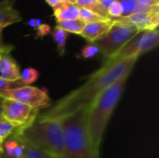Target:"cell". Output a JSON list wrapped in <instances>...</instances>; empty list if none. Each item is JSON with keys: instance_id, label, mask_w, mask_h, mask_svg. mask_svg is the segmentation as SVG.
Listing matches in <instances>:
<instances>
[{"instance_id": "obj_1", "label": "cell", "mask_w": 159, "mask_h": 158, "mask_svg": "<svg viewBox=\"0 0 159 158\" xmlns=\"http://www.w3.org/2000/svg\"><path fill=\"white\" fill-rule=\"evenodd\" d=\"M138 59L132 57L116 61H104L98 71L89 76L86 83L61 98L44 113L38 114L37 118L61 120L83 108L89 107L105 88L119 78L129 75Z\"/></svg>"}, {"instance_id": "obj_2", "label": "cell", "mask_w": 159, "mask_h": 158, "mask_svg": "<svg viewBox=\"0 0 159 158\" xmlns=\"http://www.w3.org/2000/svg\"><path fill=\"white\" fill-rule=\"evenodd\" d=\"M129 76L119 78L105 88L89 108L88 130L92 144L98 152L109 119L123 94Z\"/></svg>"}, {"instance_id": "obj_3", "label": "cell", "mask_w": 159, "mask_h": 158, "mask_svg": "<svg viewBox=\"0 0 159 158\" xmlns=\"http://www.w3.org/2000/svg\"><path fill=\"white\" fill-rule=\"evenodd\" d=\"M89 108H83L59 120L63 131L62 158H99L88 130Z\"/></svg>"}, {"instance_id": "obj_4", "label": "cell", "mask_w": 159, "mask_h": 158, "mask_svg": "<svg viewBox=\"0 0 159 158\" xmlns=\"http://www.w3.org/2000/svg\"><path fill=\"white\" fill-rule=\"evenodd\" d=\"M15 134L50 157L63 156V131L59 120L36 117L29 125L17 129Z\"/></svg>"}, {"instance_id": "obj_5", "label": "cell", "mask_w": 159, "mask_h": 158, "mask_svg": "<svg viewBox=\"0 0 159 158\" xmlns=\"http://www.w3.org/2000/svg\"><path fill=\"white\" fill-rule=\"evenodd\" d=\"M138 33L139 30L133 25L114 21L111 29L93 44L99 47L100 53L106 61L116 54Z\"/></svg>"}, {"instance_id": "obj_6", "label": "cell", "mask_w": 159, "mask_h": 158, "mask_svg": "<svg viewBox=\"0 0 159 158\" xmlns=\"http://www.w3.org/2000/svg\"><path fill=\"white\" fill-rule=\"evenodd\" d=\"M158 43V29L139 32L116 54L104 61H116L132 57L139 58L141 55L155 49Z\"/></svg>"}, {"instance_id": "obj_7", "label": "cell", "mask_w": 159, "mask_h": 158, "mask_svg": "<svg viewBox=\"0 0 159 158\" xmlns=\"http://www.w3.org/2000/svg\"><path fill=\"white\" fill-rule=\"evenodd\" d=\"M0 96L16 101L40 111L48 109L52 105V101L46 89L32 86H24L0 93Z\"/></svg>"}, {"instance_id": "obj_8", "label": "cell", "mask_w": 159, "mask_h": 158, "mask_svg": "<svg viewBox=\"0 0 159 158\" xmlns=\"http://www.w3.org/2000/svg\"><path fill=\"white\" fill-rule=\"evenodd\" d=\"M39 111L13 100L6 99L3 103V116L6 120L20 127L32 123L38 115Z\"/></svg>"}, {"instance_id": "obj_9", "label": "cell", "mask_w": 159, "mask_h": 158, "mask_svg": "<svg viewBox=\"0 0 159 158\" xmlns=\"http://www.w3.org/2000/svg\"><path fill=\"white\" fill-rule=\"evenodd\" d=\"M114 21L133 25L139 30V32L156 30L159 25V5H153L145 11L136 12L126 17H121L114 20Z\"/></svg>"}, {"instance_id": "obj_10", "label": "cell", "mask_w": 159, "mask_h": 158, "mask_svg": "<svg viewBox=\"0 0 159 158\" xmlns=\"http://www.w3.org/2000/svg\"><path fill=\"white\" fill-rule=\"evenodd\" d=\"M113 24H114V20H103L99 21L86 22L80 35L83 36L89 43H93L97 39L102 37L103 34H105L111 29Z\"/></svg>"}, {"instance_id": "obj_11", "label": "cell", "mask_w": 159, "mask_h": 158, "mask_svg": "<svg viewBox=\"0 0 159 158\" xmlns=\"http://www.w3.org/2000/svg\"><path fill=\"white\" fill-rule=\"evenodd\" d=\"M0 76L9 81H18L20 79V67L10 53L0 55Z\"/></svg>"}, {"instance_id": "obj_12", "label": "cell", "mask_w": 159, "mask_h": 158, "mask_svg": "<svg viewBox=\"0 0 159 158\" xmlns=\"http://www.w3.org/2000/svg\"><path fill=\"white\" fill-rule=\"evenodd\" d=\"M15 0H0V25L7 27L21 21L20 12L14 7Z\"/></svg>"}, {"instance_id": "obj_13", "label": "cell", "mask_w": 159, "mask_h": 158, "mask_svg": "<svg viewBox=\"0 0 159 158\" xmlns=\"http://www.w3.org/2000/svg\"><path fill=\"white\" fill-rule=\"evenodd\" d=\"M80 7L76 4H73L63 0L60 5L53 8V16L57 21L79 20Z\"/></svg>"}, {"instance_id": "obj_14", "label": "cell", "mask_w": 159, "mask_h": 158, "mask_svg": "<svg viewBox=\"0 0 159 158\" xmlns=\"http://www.w3.org/2000/svg\"><path fill=\"white\" fill-rule=\"evenodd\" d=\"M53 41L57 45L58 52L61 56L64 55L65 53V47H66V41L68 38V33H66L64 30L60 28L59 26H55L53 30L50 33Z\"/></svg>"}, {"instance_id": "obj_15", "label": "cell", "mask_w": 159, "mask_h": 158, "mask_svg": "<svg viewBox=\"0 0 159 158\" xmlns=\"http://www.w3.org/2000/svg\"><path fill=\"white\" fill-rule=\"evenodd\" d=\"M86 22L79 20H61L57 21V26L64 30L66 33L75 34H81L82 30L85 26Z\"/></svg>"}, {"instance_id": "obj_16", "label": "cell", "mask_w": 159, "mask_h": 158, "mask_svg": "<svg viewBox=\"0 0 159 158\" xmlns=\"http://www.w3.org/2000/svg\"><path fill=\"white\" fill-rule=\"evenodd\" d=\"M19 138L21 140V142L23 143V146H24V156H23V158H52L50 157L48 155H47L46 153L42 152L41 150L34 147L33 145H31L30 143H28L27 142L22 140L20 137H19Z\"/></svg>"}, {"instance_id": "obj_17", "label": "cell", "mask_w": 159, "mask_h": 158, "mask_svg": "<svg viewBox=\"0 0 159 158\" xmlns=\"http://www.w3.org/2000/svg\"><path fill=\"white\" fill-rule=\"evenodd\" d=\"M20 126L14 124V123H11L7 120H1L0 121V137L5 141L7 140L8 137H10L12 134H14L17 129H19Z\"/></svg>"}, {"instance_id": "obj_18", "label": "cell", "mask_w": 159, "mask_h": 158, "mask_svg": "<svg viewBox=\"0 0 159 158\" xmlns=\"http://www.w3.org/2000/svg\"><path fill=\"white\" fill-rule=\"evenodd\" d=\"M39 77V72L32 67L25 68L20 73V80L24 86H30L31 84L34 83Z\"/></svg>"}, {"instance_id": "obj_19", "label": "cell", "mask_w": 159, "mask_h": 158, "mask_svg": "<svg viewBox=\"0 0 159 158\" xmlns=\"http://www.w3.org/2000/svg\"><path fill=\"white\" fill-rule=\"evenodd\" d=\"M99 53H100L99 47L93 43H89L81 48L80 53L76 55V57L80 59H84V60H89V59L94 58Z\"/></svg>"}, {"instance_id": "obj_20", "label": "cell", "mask_w": 159, "mask_h": 158, "mask_svg": "<svg viewBox=\"0 0 159 158\" xmlns=\"http://www.w3.org/2000/svg\"><path fill=\"white\" fill-rule=\"evenodd\" d=\"M76 5L79 7H84V8H88L89 10H92L93 12L99 14L100 16L103 17L104 19L109 20L104 15V13L102 11V9L100 8L99 5L97 3V0H76Z\"/></svg>"}, {"instance_id": "obj_21", "label": "cell", "mask_w": 159, "mask_h": 158, "mask_svg": "<svg viewBox=\"0 0 159 158\" xmlns=\"http://www.w3.org/2000/svg\"><path fill=\"white\" fill-rule=\"evenodd\" d=\"M79 18L84 22H92V21H99V20H106L103 17L100 16L99 14L93 12L92 10H89V9L84 8V7H80Z\"/></svg>"}, {"instance_id": "obj_22", "label": "cell", "mask_w": 159, "mask_h": 158, "mask_svg": "<svg viewBox=\"0 0 159 158\" xmlns=\"http://www.w3.org/2000/svg\"><path fill=\"white\" fill-rule=\"evenodd\" d=\"M107 14H108L109 19L112 20L123 17V9H122V7H121L120 3L117 0L114 1L109 6V7L107 9Z\"/></svg>"}, {"instance_id": "obj_23", "label": "cell", "mask_w": 159, "mask_h": 158, "mask_svg": "<svg viewBox=\"0 0 159 158\" xmlns=\"http://www.w3.org/2000/svg\"><path fill=\"white\" fill-rule=\"evenodd\" d=\"M123 9V17L131 15L136 12L137 7H138V2L135 0H117Z\"/></svg>"}, {"instance_id": "obj_24", "label": "cell", "mask_w": 159, "mask_h": 158, "mask_svg": "<svg viewBox=\"0 0 159 158\" xmlns=\"http://www.w3.org/2000/svg\"><path fill=\"white\" fill-rule=\"evenodd\" d=\"M21 87H24V85L20 79L18 81H9L0 76V93Z\"/></svg>"}, {"instance_id": "obj_25", "label": "cell", "mask_w": 159, "mask_h": 158, "mask_svg": "<svg viewBox=\"0 0 159 158\" xmlns=\"http://www.w3.org/2000/svg\"><path fill=\"white\" fill-rule=\"evenodd\" d=\"M36 34H35V37L39 38V37H44L48 34H49L51 33V27L48 24H41L39 27H37L35 29Z\"/></svg>"}, {"instance_id": "obj_26", "label": "cell", "mask_w": 159, "mask_h": 158, "mask_svg": "<svg viewBox=\"0 0 159 158\" xmlns=\"http://www.w3.org/2000/svg\"><path fill=\"white\" fill-rule=\"evenodd\" d=\"M116 0H97V3L100 7V8L102 9V11L104 13V15L109 19L108 17V14H107V9L109 7V6ZM110 20V19H109Z\"/></svg>"}, {"instance_id": "obj_27", "label": "cell", "mask_w": 159, "mask_h": 158, "mask_svg": "<svg viewBox=\"0 0 159 158\" xmlns=\"http://www.w3.org/2000/svg\"><path fill=\"white\" fill-rule=\"evenodd\" d=\"M6 27L4 26H1L0 25V48L1 49H7V50H12L13 49V47L10 46V45H6L3 41V30L5 29Z\"/></svg>"}, {"instance_id": "obj_28", "label": "cell", "mask_w": 159, "mask_h": 158, "mask_svg": "<svg viewBox=\"0 0 159 158\" xmlns=\"http://www.w3.org/2000/svg\"><path fill=\"white\" fill-rule=\"evenodd\" d=\"M136 2L140 4H145V5H159V0H135Z\"/></svg>"}, {"instance_id": "obj_29", "label": "cell", "mask_w": 159, "mask_h": 158, "mask_svg": "<svg viewBox=\"0 0 159 158\" xmlns=\"http://www.w3.org/2000/svg\"><path fill=\"white\" fill-rule=\"evenodd\" d=\"M46 1V3L48 4V5H49L51 7H57L58 5H60L63 0H45Z\"/></svg>"}, {"instance_id": "obj_30", "label": "cell", "mask_w": 159, "mask_h": 158, "mask_svg": "<svg viewBox=\"0 0 159 158\" xmlns=\"http://www.w3.org/2000/svg\"><path fill=\"white\" fill-rule=\"evenodd\" d=\"M4 100H5V98L0 96V121L1 120H5V118L3 116V103H4Z\"/></svg>"}, {"instance_id": "obj_31", "label": "cell", "mask_w": 159, "mask_h": 158, "mask_svg": "<svg viewBox=\"0 0 159 158\" xmlns=\"http://www.w3.org/2000/svg\"><path fill=\"white\" fill-rule=\"evenodd\" d=\"M27 24L30 26V27H32V28H35V19H30L29 20V21L27 22Z\"/></svg>"}, {"instance_id": "obj_32", "label": "cell", "mask_w": 159, "mask_h": 158, "mask_svg": "<svg viewBox=\"0 0 159 158\" xmlns=\"http://www.w3.org/2000/svg\"><path fill=\"white\" fill-rule=\"evenodd\" d=\"M3 143H4V140L0 137V156H3L4 154V150H3Z\"/></svg>"}, {"instance_id": "obj_33", "label": "cell", "mask_w": 159, "mask_h": 158, "mask_svg": "<svg viewBox=\"0 0 159 158\" xmlns=\"http://www.w3.org/2000/svg\"><path fill=\"white\" fill-rule=\"evenodd\" d=\"M41 24H42L41 19H35V28H34V29H36L37 27H39Z\"/></svg>"}, {"instance_id": "obj_34", "label": "cell", "mask_w": 159, "mask_h": 158, "mask_svg": "<svg viewBox=\"0 0 159 158\" xmlns=\"http://www.w3.org/2000/svg\"><path fill=\"white\" fill-rule=\"evenodd\" d=\"M0 53H10V50H7V49H1V48H0Z\"/></svg>"}, {"instance_id": "obj_35", "label": "cell", "mask_w": 159, "mask_h": 158, "mask_svg": "<svg viewBox=\"0 0 159 158\" xmlns=\"http://www.w3.org/2000/svg\"><path fill=\"white\" fill-rule=\"evenodd\" d=\"M67 2H70V3H73V4H76V0H65Z\"/></svg>"}, {"instance_id": "obj_36", "label": "cell", "mask_w": 159, "mask_h": 158, "mask_svg": "<svg viewBox=\"0 0 159 158\" xmlns=\"http://www.w3.org/2000/svg\"><path fill=\"white\" fill-rule=\"evenodd\" d=\"M0 158H6L4 156H0Z\"/></svg>"}, {"instance_id": "obj_37", "label": "cell", "mask_w": 159, "mask_h": 158, "mask_svg": "<svg viewBox=\"0 0 159 158\" xmlns=\"http://www.w3.org/2000/svg\"><path fill=\"white\" fill-rule=\"evenodd\" d=\"M1 54H3V53H0V55H1Z\"/></svg>"}]
</instances>
